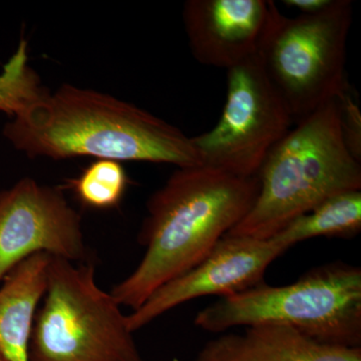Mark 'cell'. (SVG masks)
Returning a JSON list of instances; mask_svg holds the SVG:
<instances>
[{"mask_svg": "<svg viewBox=\"0 0 361 361\" xmlns=\"http://www.w3.org/2000/svg\"><path fill=\"white\" fill-rule=\"evenodd\" d=\"M26 49L21 40L0 73V111L13 116L4 135L18 151L54 160L203 165L192 137L135 104L71 85L49 92L28 66Z\"/></svg>", "mask_w": 361, "mask_h": 361, "instance_id": "cell-1", "label": "cell"}, {"mask_svg": "<svg viewBox=\"0 0 361 361\" xmlns=\"http://www.w3.org/2000/svg\"><path fill=\"white\" fill-rule=\"evenodd\" d=\"M257 176L244 178L202 165L178 168L147 202L137 241L141 262L111 289L121 306L137 310L171 280L191 270L249 213Z\"/></svg>", "mask_w": 361, "mask_h": 361, "instance_id": "cell-2", "label": "cell"}, {"mask_svg": "<svg viewBox=\"0 0 361 361\" xmlns=\"http://www.w3.org/2000/svg\"><path fill=\"white\" fill-rule=\"evenodd\" d=\"M257 178L255 203L227 235L271 239L330 197L361 191V161L344 142L334 99L294 123Z\"/></svg>", "mask_w": 361, "mask_h": 361, "instance_id": "cell-3", "label": "cell"}, {"mask_svg": "<svg viewBox=\"0 0 361 361\" xmlns=\"http://www.w3.org/2000/svg\"><path fill=\"white\" fill-rule=\"evenodd\" d=\"M204 331L273 323L290 326L313 341L361 348V269L331 262L304 273L294 283H263L220 297L195 317Z\"/></svg>", "mask_w": 361, "mask_h": 361, "instance_id": "cell-4", "label": "cell"}, {"mask_svg": "<svg viewBox=\"0 0 361 361\" xmlns=\"http://www.w3.org/2000/svg\"><path fill=\"white\" fill-rule=\"evenodd\" d=\"M121 307L97 285L94 264L51 256L30 361H147Z\"/></svg>", "mask_w": 361, "mask_h": 361, "instance_id": "cell-5", "label": "cell"}, {"mask_svg": "<svg viewBox=\"0 0 361 361\" xmlns=\"http://www.w3.org/2000/svg\"><path fill=\"white\" fill-rule=\"evenodd\" d=\"M353 2L334 0L326 11L288 18L272 1L257 58L283 99L293 123L332 99L348 85L346 45Z\"/></svg>", "mask_w": 361, "mask_h": 361, "instance_id": "cell-6", "label": "cell"}, {"mask_svg": "<svg viewBox=\"0 0 361 361\" xmlns=\"http://www.w3.org/2000/svg\"><path fill=\"white\" fill-rule=\"evenodd\" d=\"M293 123L283 99L254 56L227 71L222 115L212 130L192 141L203 165L254 177Z\"/></svg>", "mask_w": 361, "mask_h": 361, "instance_id": "cell-7", "label": "cell"}, {"mask_svg": "<svg viewBox=\"0 0 361 361\" xmlns=\"http://www.w3.org/2000/svg\"><path fill=\"white\" fill-rule=\"evenodd\" d=\"M39 253L85 260L82 218L63 190L25 178L0 193V283L16 266Z\"/></svg>", "mask_w": 361, "mask_h": 361, "instance_id": "cell-8", "label": "cell"}, {"mask_svg": "<svg viewBox=\"0 0 361 361\" xmlns=\"http://www.w3.org/2000/svg\"><path fill=\"white\" fill-rule=\"evenodd\" d=\"M286 251L272 239L225 235L200 263L157 289L127 315L129 329L137 331L193 299L225 297L257 286L271 263Z\"/></svg>", "mask_w": 361, "mask_h": 361, "instance_id": "cell-9", "label": "cell"}, {"mask_svg": "<svg viewBox=\"0 0 361 361\" xmlns=\"http://www.w3.org/2000/svg\"><path fill=\"white\" fill-rule=\"evenodd\" d=\"M271 4V0H188L183 23L195 59L228 71L256 56Z\"/></svg>", "mask_w": 361, "mask_h": 361, "instance_id": "cell-10", "label": "cell"}, {"mask_svg": "<svg viewBox=\"0 0 361 361\" xmlns=\"http://www.w3.org/2000/svg\"><path fill=\"white\" fill-rule=\"evenodd\" d=\"M194 361H361V348L327 345L287 325L262 323L211 339Z\"/></svg>", "mask_w": 361, "mask_h": 361, "instance_id": "cell-11", "label": "cell"}, {"mask_svg": "<svg viewBox=\"0 0 361 361\" xmlns=\"http://www.w3.org/2000/svg\"><path fill=\"white\" fill-rule=\"evenodd\" d=\"M51 256L35 254L13 268L0 286V353L30 361L33 323L44 298Z\"/></svg>", "mask_w": 361, "mask_h": 361, "instance_id": "cell-12", "label": "cell"}, {"mask_svg": "<svg viewBox=\"0 0 361 361\" xmlns=\"http://www.w3.org/2000/svg\"><path fill=\"white\" fill-rule=\"evenodd\" d=\"M361 231V191L334 195L310 212L299 216L272 240L288 250L305 240L317 237L351 239Z\"/></svg>", "mask_w": 361, "mask_h": 361, "instance_id": "cell-13", "label": "cell"}, {"mask_svg": "<svg viewBox=\"0 0 361 361\" xmlns=\"http://www.w3.org/2000/svg\"><path fill=\"white\" fill-rule=\"evenodd\" d=\"M129 183L122 163L99 159L84 169L78 177L66 180L63 188L71 190L78 200L87 208L108 210L120 205Z\"/></svg>", "mask_w": 361, "mask_h": 361, "instance_id": "cell-14", "label": "cell"}, {"mask_svg": "<svg viewBox=\"0 0 361 361\" xmlns=\"http://www.w3.org/2000/svg\"><path fill=\"white\" fill-rule=\"evenodd\" d=\"M334 102L344 142L356 160L361 161V114L360 106L349 90V85L337 94Z\"/></svg>", "mask_w": 361, "mask_h": 361, "instance_id": "cell-15", "label": "cell"}, {"mask_svg": "<svg viewBox=\"0 0 361 361\" xmlns=\"http://www.w3.org/2000/svg\"><path fill=\"white\" fill-rule=\"evenodd\" d=\"M334 0H284L286 6L296 8L300 14H317L326 11Z\"/></svg>", "mask_w": 361, "mask_h": 361, "instance_id": "cell-16", "label": "cell"}, {"mask_svg": "<svg viewBox=\"0 0 361 361\" xmlns=\"http://www.w3.org/2000/svg\"><path fill=\"white\" fill-rule=\"evenodd\" d=\"M0 361H7L6 358L0 353Z\"/></svg>", "mask_w": 361, "mask_h": 361, "instance_id": "cell-17", "label": "cell"}]
</instances>
